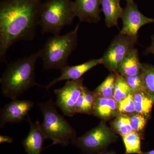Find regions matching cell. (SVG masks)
I'll return each mask as SVG.
<instances>
[{
  "label": "cell",
  "instance_id": "44dd1931",
  "mask_svg": "<svg viewBox=\"0 0 154 154\" xmlns=\"http://www.w3.org/2000/svg\"><path fill=\"white\" fill-rule=\"evenodd\" d=\"M132 93V90L124 77L122 76L116 72V80L113 97L116 103Z\"/></svg>",
  "mask_w": 154,
  "mask_h": 154
},
{
  "label": "cell",
  "instance_id": "ac0fdd59",
  "mask_svg": "<svg viewBox=\"0 0 154 154\" xmlns=\"http://www.w3.org/2000/svg\"><path fill=\"white\" fill-rule=\"evenodd\" d=\"M96 96L94 91L84 87L82 93L76 105V113L83 114H93Z\"/></svg>",
  "mask_w": 154,
  "mask_h": 154
},
{
  "label": "cell",
  "instance_id": "4316f807",
  "mask_svg": "<svg viewBox=\"0 0 154 154\" xmlns=\"http://www.w3.org/2000/svg\"><path fill=\"white\" fill-rule=\"evenodd\" d=\"M13 139L10 137L8 136L2 135L0 136V143H13Z\"/></svg>",
  "mask_w": 154,
  "mask_h": 154
},
{
  "label": "cell",
  "instance_id": "3957f363",
  "mask_svg": "<svg viewBox=\"0 0 154 154\" xmlns=\"http://www.w3.org/2000/svg\"><path fill=\"white\" fill-rule=\"evenodd\" d=\"M79 25L65 34L53 35L48 38L40 49V58L45 69L61 70L68 65L69 57L78 45Z\"/></svg>",
  "mask_w": 154,
  "mask_h": 154
},
{
  "label": "cell",
  "instance_id": "5bb4252c",
  "mask_svg": "<svg viewBox=\"0 0 154 154\" xmlns=\"http://www.w3.org/2000/svg\"><path fill=\"white\" fill-rule=\"evenodd\" d=\"M93 114L102 120H107L120 115L117 103L112 98L96 96Z\"/></svg>",
  "mask_w": 154,
  "mask_h": 154
},
{
  "label": "cell",
  "instance_id": "5b68a950",
  "mask_svg": "<svg viewBox=\"0 0 154 154\" xmlns=\"http://www.w3.org/2000/svg\"><path fill=\"white\" fill-rule=\"evenodd\" d=\"M72 0H46L42 5L39 25L42 34L60 35L65 26L75 18Z\"/></svg>",
  "mask_w": 154,
  "mask_h": 154
},
{
  "label": "cell",
  "instance_id": "52a82bcc",
  "mask_svg": "<svg viewBox=\"0 0 154 154\" xmlns=\"http://www.w3.org/2000/svg\"><path fill=\"white\" fill-rule=\"evenodd\" d=\"M137 38L119 33L113 38L102 57V64L111 72H117L122 61L135 48Z\"/></svg>",
  "mask_w": 154,
  "mask_h": 154
},
{
  "label": "cell",
  "instance_id": "484cf974",
  "mask_svg": "<svg viewBox=\"0 0 154 154\" xmlns=\"http://www.w3.org/2000/svg\"><path fill=\"white\" fill-rule=\"evenodd\" d=\"M128 116L133 131L138 133L139 134L142 132L148 119L143 116L137 113H134Z\"/></svg>",
  "mask_w": 154,
  "mask_h": 154
},
{
  "label": "cell",
  "instance_id": "e0dca14e",
  "mask_svg": "<svg viewBox=\"0 0 154 154\" xmlns=\"http://www.w3.org/2000/svg\"><path fill=\"white\" fill-rule=\"evenodd\" d=\"M132 94L135 105L136 112L143 116L148 120L150 117L154 104V97L150 96L145 91L134 92Z\"/></svg>",
  "mask_w": 154,
  "mask_h": 154
},
{
  "label": "cell",
  "instance_id": "d6986e66",
  "mask_svg": "<svg viewBox=\"0 0 154 154\" xmlns=\"http://www.w3.org/2000/svg\"><path fill=\"white\" fill-rule=\"evenodd\" d=\"M116 77V72L110 73L94 91L96 96L107 99L113 98Z\"/></svg>",
  "mask_w": 154,
  "mask_h": 154
},
{
  "label": "cell",
  "instance_id": "6da1fadb",
  "mask_svg": "<svg viewBox=\"0 0 154 154\" xmlns=\"http://www.w3.org/2000/svg\"><path fill=\"white\" fill-rule=\"evenodd\" d=\"M41 0H2L0 3V60L20 40L32 41L39 25Z\"/></svg>",
  "mask_w": 154,
  "mask_h": 154
},
{
  "label": "cell",
  "instance_id": "ffe728a7",
  "mask_svg": "<svg viewBox=\"0 0 154 154\" xmlns=\"http://www.w3.org/2000/svg\"><path fill=\"white\" fill-rule=\"evenodd\" d=\"M126 154H138L142 153L141 149V137L138 133L132 131L122 136Z\"/></svg>",
  "mask_w": 154,
  "mask_h": 154
},
{
  "label": "cell",
  "instance_id": "7c38bea8",
  "mask_svg": "<svg viewBox=\"0 0 154 154\" xmlns=\"http://www.w3.org/2000/svg\"><path fill=\"white\" fill-rule=\"evenodd\" d=\"M101 0H75L74 2L76 17L80 22L98 23L101 20Z\"/></svg>",
  "mask_w": 154,
  "mask_h": 154
},
{
  "label": "cell",
  "instance_id": "603a6c76",
  "mask_svg": "<svg viewBox=\"0 0 154 154\" xmlns=\"http://www.w3.org/2000/svg\"><path fill=\"white\" fill-rule=\"evenodd\" d=\"M146 92L154 97V66L149 63H142Z\"/></svg>",
  "mask_w": 154,
  "mask_h": 154
},
{
  "label": "cell",
  "instance_id": "7a4b0ae2",
  "mask_svg": "<svg viewBox=\"0 0 154 154\" xmlns=\"http://www.w3.org/2000/svg\"><path fill=\"white\" fill-rule=\"evenodd\" d=\"M40 50L29 56L18 59L8 64L0 79L2 94L12 100L34 86L36 61L40 58Z\"/></svg>",
  "mask_w": 154,
  "mask_h": 154
},
{
  "label": "cell",
  "instance_id": "83f0119b",
  "mask_svg": "<svg viewBox=\"0 0 154 154\" xmlns=\"http://www.w3.org/2000/svg\"><path fill=\"white\" fill-rule=\"evenodd\" d=\"M146 53L152 54L154 55V35L152 37V43L151 45L146 50Z\"/></svg>",
  "mask_w": 154,
  "mask_h": 154
},
{
  "label": "cell",
  "instance_id": "d4e9b609",
  "mask_svg": "<svg viewBox=\"0 0 154 154\" xmlns=\"http://www.w3.org/2000/svg\"><path fill=\"white\" fill-rule=\"evenodd\" d=\"M124 78L132 90L133 93L138 91H146L142 72L134 76Z\"/></svg>",
  "mask_w": 154,
  "mask_h": 154
},
{
  "label": "cell",
  "instance_id": "f546056e",
  "mask_svg": "<svg viewBox=\"0 0 154 154\" xmlns=\"http://www.w3.org/2000/svg\"><path fill=\"white\" fill-rule=\"evenodd\" d=\"M99 154H116L113 152H106L105 151L102 152Z\"/></svg>",
  "mask_w": 154,
  "mask_h": 154
},
{
  "label": "cell",
  "instance_id": "9a60e30c",
  "mask_svg": "<svg viewBox=\"0 0 154 154\" xmlns=\"http://www.w3.org/2000/svg\"><path fill=\"white\" fill-rule=\"evenodd\" d=\"M141 71L142 63L140 62L137 49L135 48L119 64L117 72L125 78L134 76Z\"/></svg>",
  "mask_w": 154,
  "mask_h": 154
},
{
  "label": "cell",
  "instance_id": "f1b7e54d",
  "mask_svg": "<svg viewBox=\"0 0 154 154\" xmlns=\"http://www.w3.org/2000/svg\"><path fill=\"white\" fill-rule=\"evenodd\" d=\"M141 154H154V150L146 152H142Z\"/></svg>",
  "mask_w": 154,
  "mask_h": 154
},
{
  "label": "cell",
  "instance_id": "7402d4cb",
  "mask_svg": "<svg viewBox=\"0 0 154 154\" xmlns=\"http://www.w3.org/2000/svg\"><path fill=\"white\" fill-rule=\"evenodd\" d=\"M111 127L121 136L133 131L128 116L120 114L111 122Z\"/></svg>",
  "mask_w": 154,
  "mask_h": 154
},
{
  "label": "cell",
  "instance_id": "cb8c5ba5",
  "mask_svg": "<svg viewBox=\"0 0 154 154\" xmlns=\"http://www.w3.org/2000/svg\"><path fill=\"white\" fill-rule=\"evenodd\" d=\"M117 106L120 114L129 116L134 113L135 105L133 94H130L126 98L117 103Z\"/></svg>",
  "mask_w": 154,
  "mask_h": 154
},
{
  "label": "cell",
  "instance_id": "8992f818",
  "mask_svg": "<svg viewBox=\"0 0 154 154\" xmlns=\"http://www.w3.org/2000/svg\"><path fill=\"white\" fill-rule=\"evenodd\" d=\"M102 120L98 126L76 137L72 142L85 154H100L110 144L115 142L118 137Z\"/></svg>",
  "mask_w": 154,
  "mask_h": 154
},
{
  "label": "cell",
  "instance_id": "2e32d148",
  "mask_svg": "<svg viewBox=\"0 0 154 154\" xmlns=\"http://www.w3.org/2000/svg\"><path fill=\"white\" fill-rule=\"evenodd\" d=\"M121 0H101L102 11L105 17V24L108 28L117 26L121 18L123 8L120 5Z\"/></svg>",
  "mask_w": 154,
  "mask_h": 154
},
{
  "label": "cell",
  "instance_id": "30bf717a",
  "mask_svg": "<svg viewBox=\"0 0 154 154\" xmlns=\"http://www.w3.org/2000/svg\"><path fill=\"white\" fill-rule=\"evenodd\" d=\"M34 102L29 100H12L6 104L0 112V128H3L8 123H19L34 106Z\"/></svg>",
  "mask_w": 154,
  "mask_h": 154
},
{
  "label": "cell",
  "instance_id": "ba28073f",
  "mask_svg": "<svg viewBox=\"0 0 154 154\" xmlns=\"http://www.w3.org/2000/svg\"><path fill=\"white\" fill-rule=\"evenodd\" d=\"M83 82L82 78L67 81L62 88L54 91L55 105L64 116L72 117L76 113V105L85 87Z\"/></svg>",
  "mask_w": 154,
  "mask_h": 154
},
{
  "label": "cell",
  "instance_id": "277c9868",
  "mask_svg": "<svg viewBox=\"0 0 154 154\" xmlns=\"http://www.w3.org/2000/svg\"><path fill=\"white\" fill-rule=\"evenodd\" d=\"M43 115L42 130L46 139L53 142V145L67 146L77 137L76 132L68 122L60 114L52 99L38 103Z\"/></svg>",
  "mask_w": 154,
  "mask_h": 154
},
{
  "label": "cell",
  "instance_id": "4dcf8cb0",
  "mask_svg": "<svg viewBox=\"0 0 154 154\" xmlns=\"http://www.w3.org/2000/svg\"><path fill=\"white\" fill-rule=\"evenodd\" d=\"M125 1H126L127 2H131V1H134V0H125Z\"/></svg>",
  "mask_w": 154,
  "mask_h": 154
},
{
  "label": "cell",
  "instance_id": "4fadbf2b",
  "mask_svg": "<svg viewBox=\"0 0 154 154\" xmlns=\"http://www.w3.org/2000/svg\"><path fill=\"white\" fill-rule=\"evenodd\" d=\"M27 121L30 125L29 133L22 142V144L27 154H41L43 150V143L46 140L38 121L33 122L29 115Z\"/></svg>",
  "mask_w": 154,
  "mask_h": 154
},
{
  "label": "cell",
  "instance_id": "9c48e42d",
  "mask_svg": "<svg viewBox=\"0 0 154 154\" xmlns=\"http://www.w3.org/2000/svg\"><path fill=\"white\" fill-rule=\"evenodd\" d=\"M122 27L120 33L132 37H138V32L142 27L154 23V19L143 15L134 1L127 2L121 17Z\"/></svg>",
  "mask_w": 154,
  "mask_h": 154
},
{
  "label": "cell",
  "instance_id": "8fae6325",
  "mask_svg": "<svg viewBox=\"0 0 154 154\" xmlns=\"http://www.w3.org/2000/svg\"><path fill=\"white\" fill-rule=\"evenodd\" d=\"M102 63L103 59L101 57L99 59L91 60L85 63L77 65H67L60 70L61 74L59 76L53 80L47 85L42 86V88L48 91L50 88L58 82L64 80L67 81L79 79H81L83 75L88 71L99 65L102 64Z\"/></svg>",
  "mask_w": 154,
  "mask_h": 154
}]
</instances>
